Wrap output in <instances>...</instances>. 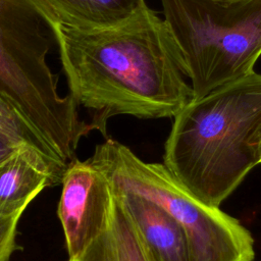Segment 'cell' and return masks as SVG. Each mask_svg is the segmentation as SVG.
<instances>
[{
    "label": "cell",
    "instance_id": "6da1fadb",
    "mask_svg": "<svg viewBox=\"0 0 261 261\" xmlns=\"http://www.w3.org/2000/svg\"><path fill=\"white\" fill-rule=\"evenodd\" d=\"M69 94L105 138L109 118L174 117L192 99L186 66L164 18L147 3L103 29L54 25Z\"/></svg>",
    "mask_w": 261,
    "mask_h": 261
},
{
    "label": "cell",
    "instance_id": "7a4b0ae2",
    "mask_svg": "<svg viewBox=\"0 0 261 261\" xmlns=\"http://www.w3.org/2000/svg\"><path fill=\"white\" fill-rule=\"evenodd\" d=\"M261 73L192 99L174 117L163 164L204 203L220 207L260 164Z\"/></svg>",
    "mask_w": 261,
    "mask_h": 261
},
{
    "label": "cell",
    "instance_id": "3957f363",
    "mask_svg": "<svg viewBox=\"0 0 261 261\" xmlns=\"http://www.w3.org/2000/svg\"><path fill=\"white\" fill-rule=\"evenodd\" d=\"M56 20L41 0H0V94L69 163L93 130L70 94L58 92L47 56L56 45Z\"/></svg>",
    "mask_w": 261,
    "mask_h": 261
},
{
    "label": "cell",
    "instance_id": "277c9868",
    "mask_svg": "<svg viewBox=\"0 0 261 261\" xmlns=\"http://www.w3.org/2000/svg\"><path fill=\"white\" fill-rule=\"evenodd\" d=\"M193 99L254 72L261 56V0H161Z\"/></svg>",
    "mask_w": 261,
    "mask_h": 261
},
{
    "label": "cell",
    "instance_id": "5b68a950",
    "mask_svg": "<svg viewBox=\"0 0 261 261\" xmlns=\"http://www.w3.org/2000/svg\"><path fill=\"white\" fill-rule=\"evenodd\" d=\"M90 158L114 191L144 197L171 215L188 236L193 261L254 260L251 232L219 207L198 199L163 163L146 162L111 138L98 144Z\"/></svg>",
    "mask_w": 261,
    "mask_h": 261
},
{
    "label": "cell",
    "instance_id": "8992f818",
    "mask_svg": "<svg viewBox=\"0 0 261 261\" xmlns=\"http://www.w3.org/2000/svg\"><path fill=\"white\" fill-rule=\"evenodd\" d=\"M60 185L57 216L70 259L81 254L106 226L114 193L108 176L91 158L70 161Z\"/></svg>",
    "mask_w": 261,
    "mask_h": 261
},
{
    "label": "cell",
    "instance_id": "52a82bcc",
    "mask_svg": "<svg viewBox=\"0 0 261 261\" xmlns=\"http://www.w3.org/2000/svg\"><path fill=\"white\" fill-rule=\"evenodd\" d=\"M66 167L20 146L0 163V217L23 213L45 188L61 182Z\"/></svg>",
    "mask_w": 261,
    "mask_h": 261
},
{
    "label": "cell",
    "instance_id": "ba28073f",
    "mask_svg": "<svg viewBox=\"0 0 261 261\" xmlns=\"http://www.w3.org/2000/svg\"><path fill=\"white\" fill-rule=\"evenodd\" d=\"M151 261H193L188 236L165 210L136 194L114 191Z\"/></svg>",
    "mask_w": 261,
    "mask_h": 261
},
{
    "label": "cell",
    "instance_id": "9c48e42d",
    "mask_svg": "<svg viewBox=\"0 0 261 261\" xmlns=\"http://www.w3.org/2000/svg\"><path fill=\"white\" fill-rule=\"evenodd\" d=\"M66 261H151L121 201L114 195L109 220L77 256Z\"/></svg>",
    "mask_w": 261,
    "mask_h": 261
},
{
    "label": "cell",
    "instance_id": "30bf717a",
    "mask_svg": "<svg viewBox=\"0 0 261 261\" xmlns=\"http://www.w3.org/2000/svg\"><path fill=\"white\" fill-rule=\"evenodd\" d=\"M56 22L93 30L117 24L136 12L145 0H41Z\"/></svg>",
    "mask_w": 261,
    "mask_h": 261
},
{
    "label": "cell",
    "instance_id": "8fae6325",
    "mask_svg": "<svg viewBox=\"0 0 261 261\" xmlns=\"http://www.w3.org/2000/svg\"><path fill=\"white\" fill-rule=\"evenodd\" d=\"M0 135L16 145L30 146L41 152L48 159L63 165L64 160L53 150L42 135L32 125L22 113L0 94Z\"/></svg>",
    "mask_w": 261,
    "mask_h": 261
},
{
    "label": "cell",
    "instance_id": "7c38bea8",
    "mask_svg": "<svg viewBox=\"0 0 261 261\" xmlns=\"http://www.w3.org/2000/svg\"><path fill=\"white\" fill-rule=\"evenodd\" d=\"M22 213L10 217H0V261H10L19 246L16 243L17 224Z\"/></svg>",
    "mask_w": 261,
    "mask_h": 261
},
{
    "label": "cell",
    "instance_id": "4fadbf2b",
    "mask_svg": "<svg viewBox=\"0 0 261 261\" xmlns=\"http://www.w3.org/2000/svg\"><path fill=\"white\" fill-rule=\"evenodd\" d=\"M20 146L24 145H16L7 138L0 135V163L8 158L13 152H15Z\"/></svg>",
    "mask_w": 261,
    "mask_h": 261
},
{
    "label": "cell",
    "instance_id": "5bb4252c",
    "mask_svg": "<svg viewBox=\"0 0 261 261\" xmlns=\"http://www.w3.org/2000/svg\"><path fill=\"white\" fill-rule=\"evenodd\" d=\"M260 162H261V148H260Z\"/></svg>",
    "mask_w": 261,
    "mask_h": 261
}]
</instances>
